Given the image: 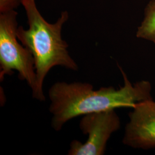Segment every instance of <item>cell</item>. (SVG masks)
Here are the masks:
<instances>
[{"label":"cell","instance_id":"2","mask_svg":"<svg viewBox=\"0 0 155 155\" xmlns=\"http://www.w3.org/2000/svg\"><path fill=\"white\" fill-rule=\"evenodd\" d=\"M21 4L28 17L29 28L24 29L22 27H18L17 36L30 51L34 59L37 90L32 94L33 97L45 101L43 85L52 68L61 66L72 71L78 70L77 63L68 54L67 43L61 38L62 27L67 21L68 14L67 11L62 12L55 24H50L38 10L35 0H22Z\"/></svg>","mask_w":155,"mask_h":155},{"label":"cell","instance_id":"5","mask_svg":"<svg viewBox=\"0 0 155 155\" xmlns=\"http://www.w3.org/2000/svg\"><path fill=\"white\" fill-rule=\"evenodd\" d=\"M129 117L124 144L137 149L155 148V102L153 99L136 104Z\"/></svg>","mask_w":155,"mask_h":155},{"label":"cell","instance_id":"1","mask_svg":"<svg viewBox=\"0 0 155 155\" xmlns=\"http://www.w3.org/2000/svg\"><path fill=\"white\" fill-rule=\"evenodd\" d=\"M119 68L124 79L120 89L113 87L94 90L88 83L59 82L48 91L52 115V127L60 131L63 125L75 117L117 108H133L140 102L152 100V86L147 81L132 84L121 67Z\"/></svg>","mask_w":155,"mask_h":155},{"label":"cell","instance_id":"3","mask_svg":"<svg viewBox=\"0 0 155 155\" xmlns=\"http://www.w3.org/2000/svg\"><path fill=\"white\" fill-rule=\"evenodd\" d=\"M17 16L14 10L0 15V80L16 70L19 79L27 82L33 94L37 90L35 61L30 51L17 41Z\"/></svg>","mask_w":155,"mask_h":155},{"label":"cell","instance_id":"6","mask_svg":"<svg viewBox=\"0 0 155 155\" xmlns=\"http://www.w3.org/2000/svg\"><path fill=\"white\" fill-rule=\"evenodd\" d=\"M136 36L155 43V0L151 1L146 8L144 21L138 28Z\"/></svg>","mask_w":155,"mask_h":155},{"label":"cell","instance_id":"4","mask_svg":"<svg viewBox=\"0 0 155 155\" xmlns=\"http://www.w3.org/2000/svg\"><path fill=\"white\" fill-rule=\"evenodd\" d=\"M87 141L82 143L73 140L70 144L69 155H102L111 135L120 127V120L114 110L84 115L79 123Z\"/></svg>","mask_w":155,"mask_h":155},{"label":"cell","instance_id":"7","mask_svg":"<svg viewBox=\"0 0 155 155\" xmlns=\"http://www.w3.org/2000/svg\"><path fill=\"white\" fill-rule=\"evenodd\" d=\"M22 0H0L1 13L13 10L20 4L22 3Z\"/></svg>","mask_w":155,"mask_h":155}]
</instances>
